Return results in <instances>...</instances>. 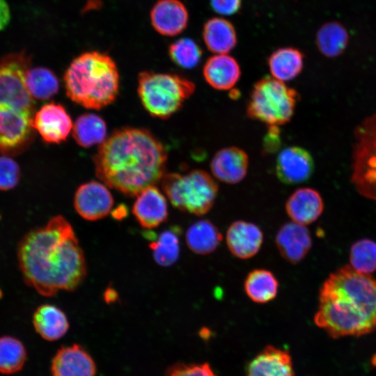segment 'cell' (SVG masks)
I'll list each match as a JSON object with an SVG mask.
<instances>
[{
  "label": "cell",
  "instance_id": "obj_34",
  "mask_svg": "<svg viewBox=\"0 0 376 376\" xmlns=\"http://www.w3.org/2000/svg\"><path fill=\"white\" fill-rule=\"evenodd\" d=\"M171 59L179 67L191 69L200 62L202 51L191 39L180 38L173 42L169 48Z\"/></svg>",
  "mask_w": 376,
  "mask_h": 376
},
{
  "label": "cell",
  "instance_id": "obj_7",
  "mask_svg": "<svg viewBox=\"0 0 376 376\" xmlns=\"http://www.w3.org/2000/svg\"><path fill=\"white\" fill-rule=\"evenodd\" d=\"M298 99L294 88L273 77H265L253 85L246 113L269 126H279L292 118Z\"/></svg>",
  "mask_w": 376,
  "mask_h": 376
},
{
  "label": "cell",
  "instance_id": "obj_29",
  "mask_svg": "<svg viewBox=\"0 0 376 376\" xmlns=\"http://www.w3.org/2000/svg\"><path fill=\"white\" fill-rule=\"evenodd\" d=\"M349 34L345 27L338 22L324 24L316 34V44L325 56L334 58L340 55L346 49Z\"/></svg>",
  "mask_w": 376,
  "mask_h": 376
},
{
  "label": "cell",
  "instance_id": "obj_9",
  "mask_svg": "<svg viewBox=\"0 0 376 376\" xmlns=\"http://www.w3.org/2000/svg\"><path fill=\"white\" fill-rule=\"evenodd\" d=\"M30 65L31 56L24 51L0 58V107L34 114V99L25 84V75Z\"/></svg>",
  "mask_w": 376,
  "mask_h": 376
},
{
  "label": "cell",
  "instance_id": "obj_32",
  "mask_svg": "<svg viewBox=\"0 0 376 376\" xmlns=\"http://www.w3.org/2000/svg\"><path fill=\"white\" fill-rule=\"evenodd\" d=\"M26 359V351L17 338L3 336L0 337V373L12 374L19 371Z\"/></svg>",
  "mask_w": 376,
  "mask_h": 376
},
{
  "label": "cell",
  "instance_id": "obj_16",
  "mask_svg": "<svg viewBox=\"0 0 376 376\" xmlns=\"http://www.w3.org/2000/svg\"><path fill=\"white\" fill-rule=\"evenodd\" d=\"M226 239L228 248L233 256L240 259H249L260 250L263 233L256 224L239 220L230 225Z\"/></svg>",
  "mask_w": 376,
  "mask_h": 376
},
{
  "label": "cell",
  "instance_id": "obj_11",
  "mask_svg": "<svg viewBox=\"0 0 376 376\" xmlns=\"http://www.w3.org/2000/svg\"><path fill=\"white\" fill-rule=\"evenodd\" d=\"M32 126L47 143H59L65 141L73 125L65 107L58 103L44 104L32 119Z\"/></svg>",
  "mask_w": 376,
  "mask_h": 376
},
{
  "label": "cell",
  "instance_id": "obj_42",
  "mask_svg": "<svg viewBox=\"0 0 376 376\" xmlns=\"http://www.w3.org/2000/svg\"><path fill=\"white\" fill-rule=\"evenodd\" d=\"M373 363L376 366V355L373 359Z\"/></svg>",
  "mask_w": 376,
  "mask_h": 376
},
{
  "label": "cell",
  "instance_id": "obj_41",
  "mask_svg": "<svg viewBox=\"0 0 376 376\" xmlns=\"http://www.w3.org/2000/svg\"><path fill=\"white\" fill-rule=\"evenodd\" d=\"M105 300L109 303L114 301L117 297V294L113 289L109 288L104 294Z\"/></svg>",
  "mask_w": 376,
  "mask_h": 376
},
{
  "label": "cell",
  "instance_id": "obj_39",
  "mask_svg": "<svg viewBox=\"0 0 376 376\" xmlns=\"http://www.w3.org/2000/svg\"><path fill=\"white\" fill-rule=\"evenodd\" d=\"M10 19V8L6 0H0V31L5 29Z\"/></svg>",
  "mask_w": 376,
  "mask_h": 376
},
{
  "label": "cell",
  "instance_id": "obj_12",
  "mask_svg": "<svg viewBox=\"0 0 376 376\" xmlns=\"http://www.w3.org/2000/svg\"><path fill=\"white\" fill-rule=\"evenodd\" d=\"M77 212L84 219L97 221L111 211L113 198L107 187L97 181H90L80 185L74 198Z\"/></svg>",
  "mask_w": 376,
  "mask_h": 376
},
{
  "label": "cell",
  "instance_id": "obj_30",
  "mask_svg": "<svg viewBox=\"0 0 376 376\" xmlns=\"http://www.w3.org/2000/svg\"><path fill=\"white\" fill-rule=\"evenodd\" d=\"M25 84L30 95L38 100H49L59 90L57 77L44 67L29 68L25 75Z\"/></svg>",
  "mask_w": 376,
  "mask_h": 376
},
{
  "label": "cell",
  "instance_id": "obj_20",
  "mask_svg": "<svg viewBox=\"0 0 376 376\" xmlns=\"http://www.w3.org/2000/svg\"><path fill=\"white\" fill-rule=\"evenodd\" d=\"M247 376H294L291 356L287 350L267 345L249 362Z\"/></svg>",
  "mask_w": 376,
  "mask_h": 376
},
{
  "label": "cell",
  "instance_id": "obj_33",
  "mask_svg": "<svg viewBox=\"0 0 376 376\" xmlns=\"http://www.w3.org/2000/svg\"><path fill=\"white\" fill-rule=\"evenodd\" d=\"M351 267L356 271L370 274L376 270V242L362 239L353 244L350 249Z\"/></svg>",
  "mask_w": 376,
  "mask_h": 376
},
{
  "label": "cell",
  "instance_id": "obj_25",
  "mask_svg": "<svg viewBox=\"0 0 376 376\" xmlns=\"http://www.w3.org/2000/svg\"><path fill=\"white\" fill-rule=\"evenodd\" d=\"M272 77L283 82L297 77L304 66V56L297 49L283 47L274 51L269 57Z\"/></svg>",
  "mask_w": 376,
  "mask_h": 376
},
{
  "label": "cell",
  "instance_id": "obj_19",
  "mask_svg": "<svg viewBox=\"0 0 376 376\" xmlns=\"http://www.w3.org/2000/svg\"><path fill=\"white\" fill-rule=\"evenodd\" d=\"M249 166L247 154L237 147H227L219 150L212 159L210 169L219 180L236 184L246 175Z\"/></svg>",
  "mask_w": 376,
  "mask_h": 376
},
{
  "label": "cell",
  "instance_id": "obj_8",
  "mask_svg": "<svg viewBox=\"0 0 376 376\" xmlns=\"http://www.w3.org/2000/svg\"><path fill=\"white\" fill-rule=\"evenodd\" d=\"M351 181L358 192L376 201V113L354 130Z\"/></svg>",
  "mask_w": 376,
  "mask_h": 376
},
{
  "label": "cell",
  "instance_id": "obj_26",
  "mask_svg": "<svg viewBox=\"0 0 376 376\" xmlns=\"http://www.w3.org/2000/svg\"><path fill=\"white\" fill-rule=\"evenodd\" d=\"M221 240L222 235L217 227L206 219L196 221L186 233L187 245L191 251L199 255L215 251Z\"/></svg>",
  "mask_w": 376,
  "mask_h": 376
},
{
  "label": "cell",
  "instance_id": "obj_14",
  "mask_svg": "<svg viewBox=\"0 0 376 376\" xmlns=\"http://www.w3.org/2000/svg\"><path fill=\"white\" fill-rule=\"evenodd\" d=\"M50 373L51 376H95L96 366L90 354L75 343L58 350Z\"/></svg>",
  "mask_w": 376,
  "mask_h": 376
},
{
  "label": "cell",
  "instance_id": "obj_24",
  "mask_svg": "<svg viewBox=\"0 0 376 376\" xmlns=\"http://www.w3.org/2000/svg\"><path fill=\"white\" fill-rule=\"evenodd\" d=\"M203 37L207 48L217 54L228 53L237 43L234 26L221 17H212L205 23Z\"/></svg>",
  "mask_w": 376,
  "mask_h": 376
},
{
  "label": "cell",
  "instance_id": "obj_18",
  "mask_svg": "<svg viewBox=\"0 0 376 376\" xmlns=\"http://www.w3.org/2000/svg\"><path fill=\"white\" fill-rule=\"evenodd\" d=\"M188 11L178 0H159L150 12L154 29L160 34L174 36L182 32L187 26Z\"/></svg>",
  "mask_w": 376,
  "mask_h": 376
},
{
  "label": "cell",
  "instance_id": "obj_27",
  "mask_svg": "<svg viewBox=\"0 0 376 376\" xmlns=\"http://www.w3.org/2000/svg\"><path fill=\"white\" fill-rule=\"evenodd\" d=\"M244 288L251 301L258 304H266L276 297L279 282L272 272L256 269L248 274Z\"/></svg>",
  "mask_w": 376,
  "mask_h": 376
},
{
  "label": "cell",
  "instance_id": "obj_5",
  "mask_svg": "<svg viewBox=\"0 0 376 376\" xmlns=\"http://www.w3.org/2000/svg\"><path fill=\"white\" fill-rule=\"evenodd\" d=\"M194 91L192 81L175 74L147 71L138 76L139 97L145 109L153 117H171Z\"/></svg>",
  "mask_w": 376,
  "mask_h": 376
},
{
  "label": "cell",
  "instance_id": "obj_35",
  "mask_svg": "<svg viewBox=\"0 0 376 376\" xmlns=\"http://www.w3.org/2000/svg\"><path fill=\"white\" fill-rule=\"evenodd\" d=\"M19 175L18 164L8 157L0 156V190H9L15 187Z\"/></svg>",
  "mask_w": 376,
  "mask_h": 376
},
{
  "label": "cell",
  "instance_id": "obj_17",
  "mask_svg": "<svg viewBox=\"0 0 376 376\" xmlns=\"http://www.w3.org/2000/svg\"><path fill=\"white\" fill-rule=\"evenodd\" d=\"M275 240L281 255L293 264L301 261L312 245L307 228L293 221L284 224L278 230Z\"/></svg>",
  "mask_w": 376,
  "mask_h": 376
},
{
  "label": "cell",
  "instance_id": "obj_38",
  "mask_svg": "<svg viewBox=\"0 0 376 376\" xmlns=\"http://www.w3.org/2000/svg\"><path fill=\"white\" fill-rule=\"evenodd\" d=\"M269 130L264 140V149L272 152L278 149L281 144L279 126H269Z\"/></svg>",
  "mask_w": 376,
  "mask_h": 376
},
{
  "label": "cell",
  "instance_id": "obj_31",
  "mask_svg": "<svg viewBox=\"0 0 376 376\" xmlns=\"http://www.w3.org/2000/svg\"><path fill=\"white\" fill-rule=\"evenodd\" d=\"M180 228L175 226L162 231L150 243L149 246L157 264L169 267L178 260L180 256Z\"/></svg>",
  "mask_w": 376,
  "mask_h": 376
},
{
  "label": "cell",
  "instance_id": "obj_22",
  "mask_svg": "<svg viewBox=\"0 0 376 376\" xmlns=\"http://www.w3.org/2000/svg\"><path fill=\"white\" fill-rule=\"evenodd\" d=\"M203 72L207 83L220 91L232 88L241 76L238 63L227 54L210 57L204 65Z\"/></svg>",
  "mask_w": 376,
  "mask_h": 376
},
{
  "label": "cell",
  "instance_id": "obj_37",
  "mask_svg": "<svg viewBox=\"0 0 376 376\" xmlns=\"http://www.w3.org/2000/svg\"><path fill=\"white\" fill-rule=\"evenodd\" d=\"M210 4L216 13L230 15L239 10L241 7V0H210Z\"/></svg>",
  "mask_w": 376,
  "mask_h": 376
},
{
  "label": "cell",
  "instance_id": "obj_28",
  "mask_svg": "<svg viewBox=\"0 0 376 376\" xmlns=\"http://www.w3.org/2000/svg\"><path fill=\"white\" fill-rule=\"evenodd\" d=\"M72 136L82 147L101 144L107 136L106 123L95 113H84L77 118L72 127Z\"/></svg>",
  "mask_w": 376,
  "mask_h": 376
},
{
  "label": "cell",
  "instance_id": "obj_23",
  "mask_svg": "<svg viewBox=\"0 0 376 376\" xmlns=\"http://www.w3.org/2000/svg\"><path fill=\"white\" fill-rule=\"evenodd\" d=\"M33 324L36 332L48 341L61 338L69 329L65 313L57 306L49 304L37 308L33 315Z\"/></svg>",
  "mask_w": 376,
  "mask_h": 376
},
{
  "label": "cell",
  "instance_id": "obj_2",
  "mask_svg": "<svg viewBox=\"0 0 376 376\" xmlns=\"http://www.w3.org/2000/svg\"><path fill=\"white\" fill-rule=\"evenodd\" d=\"M167 150L149 130L124 127L114 131L93 157L97 177L125 196H134L161 181Z\"/></svg>",
  "mask_w": 376,
  "mask_h": 376
},
{
  "label": "cell",
  "instance_id": "obj_3",
  "mask_svg": "<svg viewBox=\"0 0 376 376\" xmlns=\"http://www.w3.org/2000/svg\"><path fill=\"white\" fill-rule=\"evenodd\" d=\"M315 324L333 338L359 336L376 328V280L345 266L322 284Z\"/></svg>",
  "mask_w": 376,
  "mask_h": 376
},
{
  "label": "cell",
  "instance_id": "obj_40",
  "mask_svg": "<svg viewBox=\"0 0 376 376\" xmlns=\"http://www.w3.org/2000/svg\"><path fill=\"white\" fill-rule=\"evenodd\" d=\"M127 213V207L125 205H120L116 207L112 214L115 219H121L126 216Z\"/></svg>",
  "mask_w": 376,
  "mask_h": 376
},
{
  "label": "cell",
  "instance_id": "obj_21",
  "mask_svg": "<svg viewBox=\"0 0 376 376\" xmlns=\"http://www.w3.org/2000/svg\"><path fill=\"white\" fill-rule=\"evenodd\" d=\"M323 208L321 196L316 190L309 187L295 191L285 203L286 212L292 221L304 226L317 220Z\"/></svg>",
  "mask_w": 376,
  "mask_h": 376
},
{
  "label": "cell",
  "instance_id": "obj_4",
  "mask_svg": "<svg viewBox=\"0 0 376 376\" xmlns=\"http://www.w3.org/2000/svg\"><path fill=\"white\" fill-rule=\"evenodd\" d=\"M63 81L68 97L89 109L107 107L118 94L117 66L109 56L99 52L76 57L66 70Z\"/></svg>",
  "mask_w": 376,
  "mask_h": 376
},
{
  "label": "cell",
  "instance_id": "obj_1",
  "mask_svg": "<svg viewBox=\"0 0 376 376\" xmlns=\"http://www.w3.org/2000/svg\"><path fill=\"white\" fill-rule=\"evenodd\" d=\"M17 258L26 284L43 296L74 290L86 275L84 254L73 228L61 215L26 233Z\"/></svg>",
  "mask_w": 376,
  "mask_h": 376
},
{
  "label": "cell",
  "instance_id": "obj_13",
  "mask_svg": "<svg viewBox=\"0 0 376 376\" xmlns=\"http://www.w3.org/2000/svg\"><path fill=\"white\" fill-rule=\"evenodd\" d=\"M313 170L314 162L311 155L301 147L285 148L276 158V176L286 185L306 182L311 178Z\"/></svg>",
  "mask_w": 376,
  "mask_h": 376
},
{
  "label": "cell",
  "instance_id": "obj_6",
  "mask_svg": "<svg viewBox=\"0 0 376 376\" xmlns=\"http://www.w3.org/2000/svg\"><path fill=\"white\" fill-rule=\"evenodd\" d=\"M161 182L164 192L175 207L196 215L208 212L218 194L215 180L202 170H193L185 175L165 173Z\"/></svg>",
  "mask_w": 376,
  "mask_h": 376
},
{
  "label": "cell",
  "instance_id": "obj_15",
  "mask_svg": "<svg viewBox=\"0 0 376 376\" xmlns=\"http://www.w3.org/2000/svg\"><path fill=\"white\" fill-rule=\"evenodd\" d=\"M132 212L143 228H157L168 219L166 199L157 187H148L137 195Z\"/></svg>",
  "mask_w": 376,
  "mask_h": 376
},
{
  "label": "cell",
  "instance_id": "obj_36",
  "mask_svg": "<svg viewBox=\"0 0 376 376\" xmlns=\"http://www.w3.org/2000/svg\"><path fill=\"white\" fill-rule=\"evenodd\" d=\"M164 376H217L207 363H178L166 370Z\"/></svg>",
  "mask_w": 376,
  "mask_h": 376
},
{
  "label": "cell",
  "instance_id": "obj_10",
  "mask_svg": "<svg viewBox=\"0 0 376 376\" xmlns=\"http://www.w3.org/2000/svg\"><path fill=\"white\" fill-rule=\"evenodd\" d=\"M33 113L0 107V152L14 154L29 144L33 136Z\"/></svg>",
  "mask_w": 376,
  "mask_h": 376
}]
</instances>
